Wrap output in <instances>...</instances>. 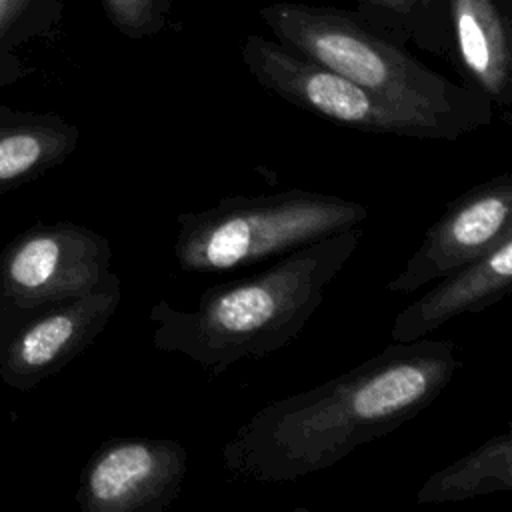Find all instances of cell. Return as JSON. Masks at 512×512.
Wrapping results in <instances>:
<instances>
[{"instance_id": "6da1fadb", "label": "cell", "mask_w": 512, "mask_h": 512, "mask_svg": "<svg viewBox=\"0 0 512 512\" xmlns=\"http://www.w3.org/2000/svg\"><path fill=\"white\" fill-rule=\"evenodd\" d=\"M458 368L450 340L392 342L344 374L254 412L224 442V470L248 482L286 484L332 468L414 420Z\"/></svg>"}, {"instance_id": "7a4b0ae2", "label": "cell", "mask_w": 512, "mask_h": 512, "mask_svg": "<svg viewBox=\"0 0 512 512\" xmlns=\"http://www.w3.org/2000/svg\"><path fill=\"white\" fill-rule=\"evenodd\" d=\"M362 236V226H354L288 252L258 274L214 284L194 310L174 308L164 298L154 302L148 312L154 346L210 374L284 348L320 308Z\"/></svg>"}, {"instance_id": "3957f363", "label": "cell", "mask_w": 512, "mask_h": 512, "mask_svg": "<svg viewBox=\"0 0 512 512\" xmlns=\"http://www.w3.org/2000/svg\"><path fill=\"white\" fill-rule=\"evenodd\" d=\"M272 38L348 80L442 124L454 140L494 120V104L414 58L354 10L270 2L258 10Z\"/></svg>"}, {"instance_id": "277c9868", "label": "cell", "mask_w": 512, "mask_h": 512, "mask_svg": "<svg viewBox=\"0 0 512 512\" xmlns=\"http://www.w3.org/2000/svg\"><path fill=\"white\" fill-rule=\"evenodd\" d=\"M366 218L364 204L314 190L232 194L176 216L174 260L182 272H228L362 226Z\"/></svg>"}, {"instance_id": "5b68a950", "label": "cell", "mask_w": 512, "mask_h": 512, "mask_svg": "<svg viewBox=\"0 0 512 512\" xmlns=\"http://www.w3.org/2000/svg\"><path fill=\"white\" fill-rule=\"evenodd\" d=\"M112 272L110 240L76 222L36 224L0 252V354L48 308L96 290Z\"/></svg>"}, {"instance_id": "8992f818", "label": "cell", "mask_w": 512, "mask_h": 512, "mask_svg": "<svg viewBox=\"0 0 512 512\" xmlns=\"http://www.w3.org/2000/svg\"><path fill=\"white\" fill-rule=\"evenodd\" d=\"M240 58L264 90L336 124L372 134L454 140L436 120L348 80L274 38L248 34Z\"/></svg>"}, {"instance_id": "52a82bcc", "label": "cell", "mask_w": 512, "mask_h": 512, "mask_svg": "<svg viewBox=\"0 0 512 512\" xmlns=\"http://www.w3.org/2000/svg\"><path fill=\"white\" fill-rule=\"evenodd\" d=\"M186 472L188 452L176 440L110 438L86 462L76 502L82 512H162L180 496Z\"/></svg>"}, {"instance_id": "ba28073f", "label": "cell", "mask_w": 512, "mask_h": 512, "mask_svg": "<svg viewBox=\"0 0 512 512\" xmlns=\"http://www.w3.org/2000/svg\"><path fill=\"white\" fill-rule=\"evenodd\" d=\"M512 234V174L504 172L456 196L428 226L388 292L410 294L452 270L470 264Z\"/></svg>"}, {"instance_id": "9c48e42d", "label": "cell", "mask_w": 512, "mask_h": 512, "mask_svg": "<svg viewBox=\"0 0 512 512\" xmlns=\"http://www.w3.org/2000/svg\"><path fill=\"white\" fill-rule=\"evenodd\" d=\"M122 298L116 272L92 292L64 300L26 326L0 354V378L16 390H32L66 368L108 326Z\"/></svg>"}, {"instance_id": "30bf717a", "label": "cell", "mask_w": 512, "mask_h": 512, "mask_svg": "<svg viewBox=\"0 0 512 512\" xmlns=\"http://www.w3.org/2000/svg\"><path fill=\"white\" fill-rule=\"evenodd\" d=\"M512 0H450V64L494 108L512 106Z\"/></svg>"}, {"instance_id": "8fae6325", "label": "cell", "mask_w": 512, "mask_h": 512, "mask_svg": "<svg viewBox=\"0 0 512 512\" xmlns=\"http://www.w3.org/2000/svg\"><path fill=\"white\" fill-rule=\"evenodd\" d=\"M512 234L504 236L478 260L438 278V284L410 302L390 330L392 342L426 338L436 328L464 312H480L510 294Z\"/></svg>"}, {"instance_id": "7c38bea8", "label": "cell", "mask_w": 512, "mask_h": 512, "mask_svg": "<svg viewBox=\"0 0 512 512\" xmlns=\"http://www.w3.org/2000/svg\"><path fill=\"white\" fill-rule=\"evenodd\" d=\"M78 140V126L60 114L0 104V196L62 164Z\"/></svg>"}, {"instance_id": "4fadbf2b", "label": "cell", "mask_w": 512, "mask_h": 512, "mask_svg": "<svg viewBox=\"0 0 512 512\" xmlns=\"http://www.w3.org/2000/svg\"><path fill=\"white\" fill-rule=\"evenodd\" d=\"M512 490V432L504 430L430 474L416 492L418 504L460 502Z\"/></svg>"}, {"instance_id": "5bb4252c", "label": "cell", "mask_w": 512, "mask_h": 512, "mask_svg": "<svg viewBox=\"0 0 512 512\" xmlns=\"http://www.w3.org/2000/svg\"><path fill=\"white\" fill-rule=\"evenodd\" d=\"M354 12L402 46L450 58V0H356Z\"/></svg>"}, {"instance_id": "9a60e30c", "label": "cell", "mask_w": 512, "mask_h": 512, "mask_svg": "<svg viewBox=\"0 0 512 512\" xmlns=\"http://www.w3.org/2000/svg\"><path fill=\"white\" fill-rule=\"evenodd\" d=\"M62 12L64 0H0V90L32 72L22 50L54 38Z\"/></svg>"}, {"instance_id": "2e32d148", "label": "cell", "mask_w": 512, "mask_h": 512, "mask_svg": "<svg viewBox=\"0 0 512 512\" xmlns=\"http://www.w3.org/2000/svg\"><path fill=\"white\" fill-rule=\"evenodd\" d=\"M100 4L122 36L146 40L166 28L174 0H100Z\"/></svg>"}]
</instances>
